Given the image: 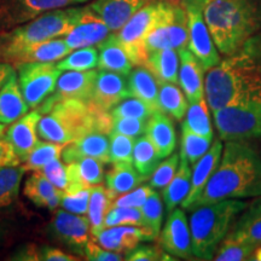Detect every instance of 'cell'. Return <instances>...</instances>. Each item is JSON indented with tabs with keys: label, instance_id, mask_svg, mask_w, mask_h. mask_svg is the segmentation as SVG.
<instances>
[{
	"label": "cell",
	"instance_id": "obj_1",
	"mask_svg": "<svg viewBox=\"0 0 261 261\" xmlns=\"http://www.w3.org/2000/svg\"><path fill=\"white\" fill-rule=\"evenodd\" d=\"M261 196V154L247 142L225 143L220 161L189 211L224 200Z\"/></svg>",
	"mask_w": 261,
	"mask_h": 261
},
{
	"label": "cell",
	"instance_id": "obj_2",
	"mask_svg": "<svg viewBox=\"0 0 261 261\" xmlns=\"http://www.w3.org/2000/svg\"><path fill=\"white\" fill-rule=\"evenodd\" d=\"M207 73L204 98L212 112L234 104L261 87V31Z\"/></svg>",
	"mask_w": 261,
	"mask_h": 261
},
{
	"label": "cell",
	"instance_id": "obj_3",
	"mask_svg": "<svg viewBox=\"0 0 261 261\" xmlns=\"http://www.w3.org/2000/svg\"><path fill=\"white\" fill-rule=\"evenodd\" d=\"M35 109L41 114L38 135L47 142L68 144L92 132L110 135L113 119L90 103L77 99L44 102Z\"/></svg>",
	"mask_w": 261,
	"mask_h": 261
},
{
	"label": "cell",
	"instance_id": "obj_4",
	"mask_svg": "<svg viewBox=\"0 0 261 261\" xmlns=\"http://www.w3.org/2000/svg\"><path fill=\"white\" fill-rule=\"evenodd\" d=\"M203 17L218 51L228 56L261 31V0H205Z\"/></svg>",
	"mask_w": 261,
	"mask_h": 261
},
{
	"label": "cell",
	"instance_id": "obj_5",
	"mask_svg": "<svg viewBox=\"0 0 261 261\" xmlns=\"http://www.w3.org/2000/svg\"><path fill=\"white\" fill-rule=\"evenodd\" d=\"M83 8H63L45 12L17 27L0 33V62L11 64L22 50L39 42L64 37L83 15Z\"/></svg>",
	"mask_w": 261,
	"mask_h": 261
},
{
	"label": "cell",
	"instance_id": "obj_6",
	"mask_svg": "<svg viewBox=\"0 0 261 261\" xmlns=\"http://www.w3.org/2000/svg\"><path fill=\"white\" fill-rule=\"evenodd\" d=\"M247 207L244 201L224 200L192 210L189 225L194 256L201 260L213 259L236 217Z\"/></svg>",
	"mask_w": 261,
	"mask_h": 261
},
{
	"label": "cell",
	"instance_id": "obj_7",
	"mask_svg": "<svg viewBox=\"0 0 261 261\" xmlns=\"http://www.w3.org/2000/svg\"><path fill=\"white\" fill-rule=\"evenodd\" d=\"M213 114L220 139L248 142L261 138V87Z\"/></svg>",
	"mask_w": 261,
	"mask_h": 261
},
{
	"label": "cell",
	"instance_id": "obj_8",
	"mask_svg": "<svg viewBox=\"0 0 261 261\" xmlns=\"http://www.w3.org/2000/svg\"><path fill=\"white\" fill-rule=\"evenodd\" d=\"M169 8V0H152L138 10L130 17L115 37L126 51L130 63L136 67L144 65L148 51L144 46V39L148 33L161 21Z\"/></svg>",
	"mask_w": 261,
	"mask_h": 261
},
{
	"label": "cell",
	"instance_id": "obj_9",
	"mask_svg": "<svg viewBox=\"0 0 261 261\" xmlns=\"http://www.w3.org/2000/svg\"><path fill=\"white\" fill-rule=\"evenodd\" d=\"M188 14L180 0H169V8L161 21L148 33L144 39L146 51L174 48L178 52L188 47Z\"/></svg>",
	"mask_w": 261,
	"mask_h": 261
},
{
	"label": "cell",
	"instance_id": "obj_10",
	"mask_svg": "<svg viewBox=\"0 0 261 261\" xmlns=\"http://www.w3.org/2000/svg\"><path fill=\"white\" fill-rule=\"evenodd\" d=\"M61 71L55 62H33L18 65V84L25 103L35 109L41 106L57 86Z\"/></svg>",
	"mask_w": 261,
	"mask_h": 261
},
{
	"label": "cell",
	"instance_id": "obj_11",
	"mask_svg": "<svg viewBox=\"0 0 261 261\" xmlns=\"http://www.w3.org/2000/svg\"><path fill=\"white\" fill-rule=\"evenodd\" d=\"M180 2L188 14V48L197 57L207 73L219 63L221 57L203 17L205 0H180Z\"/></svg>",
	"mask_w": 261,
	"mask_h": 261
},
{
	"label": "cell",
	"instance_id": "obj_12",
	"mask_svg": "<svg viewBox=\"0 0 261 261\" xmlns=\"http://www.w3.org/2000/svg\"><path fill=\"white\" fill-rule=\"evenodd\" d=\"M86 2L90 0H0V32L23 24L52 10Z\"/></svg>",
	"mask_w": 261,
	"mask_h": 261
},
{
	"label": "cell",
	"instance_id": "obj_13",
	"mask_svg": "<svg viewBox=\"0 0 261 261\" xmlns=\"http://www.w3.org/2000/svg\"><path fill=\"white\" fill-rule=\"evenodd\" d=\"M158 238L160 247L169 255L179 259H190L194 256L190 225L182 210L174 208L169 212L165 227Z\"/></svg>",
	"mask_w": 261,
	"mask_h": 261
},
{
	"label": "cell",
	"instance_id": "obj_14",
	"mask_svg": "<svg viewBox=\"0 0 261 261\" xmlns=\"http://www.w3.org/2000/svg\"><path fill=\"white\" fill-rule=\"evenodd\" d=\"M50 231L56 240L84 255L85 246L90 240L89 218L65 210H58L50 224Z\"/></svg>",
	"mask_w": 261,
	"mask_h": 261
},
{
	"label": "cell",
	"instance_id": "obj_15",
	"mask_svg": "<svg viewBox=\"0 0 261 261\" xmlns=\"http://www.w3.org/2000/svg\"><path fill=\"white\" fill-rule=\"evenodd\" d=\"M129 97L125 75L115 71L97 70L90 104L102 112L110 113L114 107Z\"/></svg>",
	"mask_w": 261,
	"mask_h": 261
},
{
	"label": "cell",
	"instance_id": "obj_16",
	"mask_svg": "<svg viewBox=\"0 0 261 261\" xmlns=\"http://www.w3.org/2000/svg\"><path fill=\"white\" fill-rule=\"evenodd\" d=\"M110 34V29L104 23L102 18L85 6V10L77 23L73 29L64 35V40L71 50L99 45Z\"/></svg>",
	"mask_w": 261,
	"mask_h": 261
},
{
	"label": "cell",
	"instance_id": "obj_17",
	"mask_svg": "<svg viewBox=\"0 0 261 261\" xmlns=\"http://www.w3.org/2000/svg\"><path fill=\"white\" fill-rule=\"evenodd\" d=\"M97 70L90 69L84 71L67 70L58 77L55 92L45 102H56L60 99H77L89 103L92 94Z\"/></svg>",
	"mask_w": 261,
	"mask_h": 261
},
{
	"label": "cell",
	"instance_id": "obj_18",
	"mask_svg": "<svg viewBox=\"0 0 261 261\" xmlns=\"http://www.w3.org/2000/svg\"><path fill=\"white\" fill-rule=\"evenodd\" d=\"M92 238L106 249L122 255L135 249L142 241H151L144 227L135 225L106 227Z\"/></svg>",
	"mask_w": 261,
	"mask_h": 261
},
{
	"label": "cell",
	"instance_id": "obj_19",
	"mask_svg": "<svg viewBox=\"0 0 261 261\" xmlns=\"http://www.w3.org/2000/svg\"><path fill=\"white\" fill-rule=\"evenodd\" d=\"M180 65H179L178 84L184 91L189 103H197L204 98V69L188 47L179 51Z\"/></svg>",
	"mask_w": 261,
	"mask_h": 261
},
{
	"label": "cell",
	"instance_id": "obj_20",
	"mask_svg": "<svg viewBox=\"0 0 261 261\" xmlns=\"http://www.w3.org/2000/svg\"><path fill=\"white\" fill-rule=\"evenodd\" d=\"M150 2L152 0H93L89 6L103 19L110 32L116 33L138 10Z\"/></svg>",
	"mask_w": 261,
	"mask_h": 261
},
{
	"label": "cell",
	"instance_id": "obj_21",
	"mask_svg": "<svg viewBox=\"0 0 261 261\" xmlns=\"http://www.w3.org/2000/svg\"><path fill=\"white\" fill-rule=\"evenodd\" d=\"M223 148L224 145L221 143V139L215 140L213 144L211 145V148L208 149V151L192 165L194 169L191 171L190 191H189L187 198L181 202V208L189 211V208L191 207L196 198L198 197V195L201 194L205 185H207L214 169L217 168L218 163L220 161Z\"/></svg>",
	"mask_w": 261,
	"mask_h": 261
},
{
	"label": "cell",
	"instance_id": "obj_22",
	"mask_svg": "<svg viewBox=\"0 0 261 261\" xmlns=\"http://www.w3.org/2000/svg\"><path fill=\"white\" fill-rule=\"evenodd\" d=\"M84 158H94L104 163L109 162V138L106 133L92 132L68 143L62 150V160L65 165Z\"/></svg>",
	"mask_w": 261,
	"mask_h": 261
},
{
	"label": "cell",
	"instance_id": "obj_23",
	"mask_svg": "<svg viewBox=\"0 0 261 261\" xmlns=\"http://www.w3.org/2000/svg\"><path fill=\"white\" fill-rule=\"evenodd\" d=\"M40 117V112L35 109L34 112L27 113L19 117L17 121L12 122L11 126L5 130L4 138L11 143L22 162L39 142L37 132Z\"/></svg>",
	"mask_w": 261,
	"mask_h": 261
},
{
	"label": "cell",
	"instance_id": "obj_24",
	"mask_svg": "<svg viewBox=\"0 0 261 261\" xmlns=\"http://www.w3.org/2000/svg\"><path fill=\"white\" fill-rule=\"evenodd\" d=\"M145 136L158 152L160 159L172 155L177 145V133L172 119L167 114L156 112L146 121Z\"/></svg>",
	"mask_w": 261,
	"mask_h": 261
},
{
	"label": "cell",
	"instance_id": "obj_25",
	"mask_svg": "<svg viewBox=\"0 0 261 261\" xmlns=\"http://www.w3.org/2000/svg\"><path fill=\"white\" fill-rule=\"evenodd\" d=\"M23 194L37 207L55 211L61 204L63 191L55 187L41 171H33L24 182Z\"/></svg>",
	"mask_w": 261,
	"mask_h": 261
},
{
	"label": "cell",
	"instance_id": "obj_26",
	"mask_svg": "<svg viewBox=\"0 0 261 261\" xmlns=\"http://www.w3.org/2000/svg\"><path fill=\"white\" fill-rule=\"evenodd\" d=\"M223 241L261 246V202L252 205L231 226Z\"/></svg>",
	"mask_w": 261,
	"mask_h": 261
},
{
	"label": "cell",
	"instance_id": "obj_27",
	"mask_svg": "<svg viewBox=\"0 0 261 261\" xmlns=\"http://www.w3.org/2000/svg\"><path fill=\"white\" fill-rule=\"evenodd\" d=\"M73 51L64 39L55 38L51 40L39 42L22 50L15 56L11 64L33 63V62H58Z\"/></svg>",
	"mask_w": 261,
	"mask_h": 261
},
{
	"label": "cell",
	"instance_id": "obj_28",
	"mask_svg": "<svg viewBox=\"0 0 261 261\" xmlns=\"http://www.w3.org/2000/svg\"><path fill=\"white\" fill-rule=\"evenodd\" d=\"M29 109L22 96L17 75L14 73L4 86L0 89V123L9 125L17 121Z\"/></svg>",
	"mask_w": 261,
	"mask_h": 261
},
{
	"label": "cell",
	"instance_id": "obj_29",
	"mask_svg": "<svg viewBox=\"0 0 261 261\" xmlns=\"http://www.w3.org/2000/svg\"><path fill=\"white\" fill-rule=\"evenodd\" d=\"M99 69L115 71V73L128 75L132 70L126 51L117 41L115 34H109L107 39L98 45V65Z\"/></svg>",
	"mask_w": 261,
	"mask_h": 261
},
{
	"label": "cell",
	"instance_id": "obj_30",
	"mask_svg": "<svg viewBox=\"0 0 261 261\" xmlns=\"http://www.w3.org/2000/svg\"><path fill=\"white\" fill-rule=\"evenodd\" d=\"M179 52L174 48H161L149 52L144 67L155 75L160 83L178 84Z\"/></svg>",
	"mask_w": 261,
	"mask_h": 261
},
{
	"label": "cell",
	"instance_id": "obj_31",
	"mask_svg": "<svg viewBox=\"0 0 261 261\" xmlns=\"http://www.w3.org/2000/svg\"><path fill=\"white\" fill-rule=\"evenodd\" d=\"M146 179L148 178L143 177L130 162L113 163V167L106 174L108 190L115 198L138 188Z\"/></svg>",
	"mask_w": 261,
	"mask_h": 261
},
{
	"label": "cell",
	"instance_id": "obj_32",
	"mask_svg": "<svg viewBox=\"0 0 261 261\" xmlns=\"http://www.w3.org/2000/svg\"><path fill=\"white\" fill-rule=\"evenodd\" d=\"M127 86H128L129 97L139 98L159 110V80L148 68L144 65H139L136 69L130 70Z\"/></svg>",
	"mask_w": 261,
	"mask_h": 261
},
{
	"label": "cell",
	"instance_id": "obj_33",
	"mask_svg": "<svg viewBox=\"0 0 261 261\" xmlns=\"http://www.w3.org/2000/svg\"><path fill=\"white\" fill-rule=\"evenodd\" d=\"M180 155V154H179ZM191 187V168L190 163L184 156H180L179 167L175 172L174 177L169 181V184L163 189L162 197L165 202L166 210L169 213L174 208H177L181 202L187 198Z\"/></svg>",
	"mask_w": 261,
	"mask_h": 261
},
{
	"label": "cell",
	"instance_id": "obj_34",
	"mask_svg": "<svg viewBox=\"0 0 261 261\" xmlns=\"http://www.w3.org/2000/svg\"><path fill=\"white\" fill-rule=\"evenodd\" d=\"M114 201L115 197L108 190V188L100 184L91 187L89 211H87L91 237H94L104 228V220L113 208Z\"/></svg>",
	"mask_w": 261,
	"mask_h": 261
},
{
	"label": "cell",
	"instance_id": "obj_35",
	"mask_svg": "<svg viewBox=\"0 0 261 261\" xmlns=\"http://www.w3.org/2000/svg\"><path fill=\"white\" fill-rule=\"evenodd\" d=\"M69 185L92 187L104 179V162L94 158H84L67 165Z\"/></svg>",
	"mask_w": 261,
	"mask_h": 261
},
{
	"label": "cell",
	"instance_id": "obj_36",
	"mask_svg": "<svg viewBox=\"0 0 261 261\" xmlns=\"http://www.w3.org/2000/svg\"><path fill=\"white\" fill-rule=\"evenodd\" d=\"M189 100L185 96L184 91L177 84L173 83H160L159 81V97L158 108L160 112L167 114L173 119H184L188 112Z\"/></svg>",
	"mask_w": 261,
	"mask_h": 261
},
{
	"label": "cell",
	"instance_id": "obj_37",
	"mask_svg": "<svg viewBox=\"0 0 261 261\" xmlns=\"http://www.w3.org/2000/svg\"><path fill=\"white\" fill-rule=\"evenodd\" d=\"M158 152L146 136H139L136 138L135 146H133V159L132 163L135 168L143 177L150 178L152 172L160 163Z\"/></svg>",
	"mask_w": 261,
	"mask_h": 261
},
{
	"label": "cell",
	"instance_id": "obj_38",
	"mask_svg": "<svg viewBox=\"0 0 261 261\" xmlns=\"http://www.w3.org/2000/svg\"><path fill=\"white\" fill-rule=\"evenodd\" d=\"M184 117L185 120L182 125L188 127L191 132L213 139L214 130L211 121L210 108H208L205 98L197 103L189 104L188 112Z\"/></svg>",
	"mask_w": 261,
	"mask_h": 261
},
{
	"label": "cell",
	"instance_id": "obj_39",
	"mask_svg": "<svg viewBox=\"0 0 261 261\" xmlns=\"http://www.w3.org/2000/svg\"><path fill=\"white\" fill-rule=\"evenodd\" d=\"M24 173L25 168L22 165L0 168V210L9 207L16 201Z\"/></svg>",
	"mask_w": 261,
	"mask_h": 261
},
{
	"label": "cell",
	"instance_id": "obj_40",
	"mask_svg": "<svg viewBox=\"0 0 261 261\" xmlns=\"http://www.w3.org/2000/svg\"><path fill=\"white\" fill-rule=\"evenodd\" d=\"M142 211V227L150 234L151 241L156 240L161 232L163 219V203L159 192L155 190L149 196L148 200L140 207Z\"/></svg>",
	"mask_w": 261,
	"mask_h": 261
},
{
	"label": "cell",
	"instance_id": "obj_41",
	"mask_svg": "<svg viewBox=\"0 0 261 261\" xmlns=\"http://www.w3.org/2000/svg\"><path fill=\"white\" fill-rule=\"evenodd\" d=\"M64 145L54 142H38L23 160L22 166L25 171H41L45 165L55 159H60Z\"/></svg>",
	"mask_w": 261,
	"mask_h": 261
},
{
	"label": "cell",
	"instance_id": "obj_42",
	"mask_svg": "<svg viewBox=\"0 0 261 261\" xmlns=\"http://www.w3.org/2000/svg\"><path fill=\"white\" fill-rule=\"evenodd\" d=\"M57 67L62 71L90 70L98 65V48L94 46L81 47L73 50L69 55L58 61Z\"/></svg>",
	"mask_w": 261,
	"mask_h": 261
},
{
	"label": "cell",
	"instance_id": "obj_43",
	"mask_svg": "<svg viewBox=\"0 0 261 261\" xmlns=\"http://www.w3.org/2000/svg\"><path fill=\"white\" fill-rule=\"evenodd\" d=\"M212 138L196 135L181 123L180 156H184L190 165L200 160L212 145Z\"/></svg>",
	"mask_w": 261,
	"mask_h": 261
},
{
	"label": "cell",
	"instance_id": "obj_44",
	"mask_svg": "<svg viewBox=\"0 0 261 261\" xmlns=\"http://www.w3.org/2000/svg\"><path fill=\"white\" fill-rule=\"evenodd\" d=\"M159 112L149 103L139 99L136 97H128L120 102L110 110L112 119H120V117H132V119H139L148 121L149 117L152 114Z\"/></svg>",
	"mask_w": 261,
	"mask_h": 261
},
{
	"label": "cell",
	"instance_id": "obj_45",
	"mask_svg": "<svg viewBox=\"0 0 261 261\" xmlns=\"http://www.w3.org/2000/svg\"><path fill=\"white\" fill-rule=\"evenodd\" d=\"M90 196L91 187L69 185L62 194L61 205L70 213L86 215L89 211Z\"/></svg>",
	"mask_w": 261,
	"mask_h": 261
},
{
	"label": "cell",
	"instance_id": "obj_46",
	"mask_svg": "<svg viewBox=\"0 0 261 261\" xmlns=\"http://www.w3.org/2000/svg\"><path fill=\"white\" fill-rule=\"evenodd\" d=\"M136 138L110 132L109 135V162H130L133 159V146Z\"/></svg>",
	"mask_w": 261,
	"mask_h": 261
},
{
	"label": "cell",
	"instance_id": "obj_47",
	"mask_svg": "<svg viewBox=\"0 0 261 261\" xmlns=\"http://www.w3.org/2000/svg\"><path fill=\"white\" fill-rule=\"evenodd\" d=\"M179 161H180V155L174 152L166 160H163L162 162H160L155 171L152 172L151 177L149 178L150 187L152 189H165L167 187L177 172Z\"/></svg>",
	"mask_w": 261,
	"mask_h": 261
},
{
	"label": "cell",
	"instance_id": "obj_48",
	"mask_svg": "<svg viewBox=\"0 0 261 261\" xmlns=\"http://www.w3.org/2000/svg\"><path fill=\"white\" fill-rule=\"evenodd\" d=\"M256 247L238 242L223 241L213 259L217 261H244L250 260Z\"/></svg>",
	"mask_w": 261,
	"mask_h": 261
},
{
	"label": "cell",
	"instance_id": "obj_49",
	"mask_svg": "<svg viewBox=\"0 0 261 261\" xmlns=\"http://www.w3.org/2000/svg\"><path fill=\"white\" fill-rule=\"evenodd\" d=\"M120 225H135L142 226V211L140 208L114 207L104 220V227L120 226Z\"/></svg>",
	"mask_w": 261,
	"mask_h": 261
},
{
	"label": "cell",
	"instance_id": "obj_50",
	"mask_svg": "<svg viewBox=\"0 0 261 261\" xmlns=\"http://www.w3.org/2000/svg\"><path fill=\"white\" fill-rule=\"evenodd\" d=\"M154 189L150 185H143L133 190H130L126 194L117 196L113 203L114 207H130V208H140L145 203L150 195L152 194Z\"/></svg>",
	"mask_w": 261,
	"mask_h": 261
},
{
	"label": "cell",
	"instance_id": "obj_51",
	"mask_svg": "<svg viewBox=\"0 0 261 261\" xmlns=\"http://www.w3.org/2000/svg\"><path fill=\"white\" fill-rule=\"evenodd\" d=\"M41 172L57 189L64 191L69 187V179H68L67 166L60 159L52 160L42 167Z\"/></svg>",
	"mask_w": 261,
	"mask_h": 261
},
{
	"label": "cell",
	"instance_id": "obj_52",
	"mask_svg": "<svg viewBox=\"0 0 261 261\" xmlns=\"http://www.w3.org/2000/svg\"><path fill=\"white\" fill-rule=\"evenodd\" d=\"M145 120L132 119V117H120V119H113L112 132L132 137V138H138L139 136L145 133Z\"/></svg>",
	"mask_w": 261,
	"mask_h": 261
},
{
	"label": "cell",
	"instance_id": "obj_53",
	"mask_svg": "<svg viewBox=\"0 0 261 261\" xmlns=\"http://www.w3.org/2000/svg\"><path fill=\"white\" fill-rule=\"evenodd\" d=\"M127 261H154V260H171L168 253L161 247L156 246H137L135 249L126 254Z\"/></svg>",
	"mask_w": 261,
	"mask_h": 261
},
{
	"label": "cell",
	"instance_id": "obj_54",
	"mask_svg": "<svg viewBox=\"0 0 261 261\" xmlns=\"http://www.w3.org/2000/svg\"><path fill=\"white\" fill-rule=\"evenodd\" d=\"M84 256L91 261H121L123 260L122 254L112 252L103 248L96 241L89 240L84 249Z\"/></svg>",
	"mask_w": 261,
	"mask_h": 261
},
{
	"label": "cell",
	"instance_id": "obj_55",
	"mask_svg": "<svg viewBox=\"0 0 261 261\" xmlns=\"http://www.w3.org/2000/svg\"><path fill=\"white\" fill-rule=\"evenodd\" d=\"M22 165V160L15 151L14 146L9 140L0 137V168L2 167H17Z\"/></svg>",
	"mask_w": 261,
	"mask_h": 261
},
{
	"label": "cell",
	"instance_id": "obj_56",
	"mask_svg": "<svg viewBox=\"0 0 261 261\" xmlns=\"http://www.w3.org/2000/svg\"><path fill=\"white\" fill-rule=\"evenodd\" d=\"M41 261H79L80 257L71 255L55 247H40Z\"/></svg>",
	"mask_w": 261,
	"mask_h": 261
},
{
	"label": "cell",
	"instance_id": "obj_57",
	"mask_svg": "<svg viewBox=\"0 0 261 261\" xmlns=\"http://www.w3.org/2000/svg\"><path fill=\"white\" fill-rule=\"evenodd\" d=\"M10 260H18V261H41L40 247L37 244L28 243L25 246L21 247L14 255L10 257Z\"/></svg>",
	"mask_w": 261,
	"mask_h": 261
},
{
	"label": "cell",
	"instance_id": "obj_58",
	"mask_svg": "<svg viewBox=\"0 0 261 261\" xmlns=\"http://www.w3.org/2000/svg\"><path fill=\"white\" fill-rule=\"evenodd\" d=\"M15 73L14 67L10 63H4L0 62V89L8 83V80L11 77V75Z\"/></svg>",
	"mask_w": 261,
	"mask_h": 261
},
{
	"label": "cell",
	"instance_id": "obj_59",
	"mask_svg": "<svg viewBox=\"0 0 261 261\" xmlns=\"http://www.w3.org/2000/svg\"><path fill=\"white\" fill-rule=\"evenodd\" d=\"M250 260L253 261H261V246H257L252 254Z\"/></svg>",
	"mask_w": 261,
	"mask_h": 261
},
{
	"label": "cell",
	"instance_id": "obj_60",
	"mask_svg": "<svg viewBox=\"0 0 261 261\" xmlns=\"http://www.w3.org/2000/svg\"><path fill=\"white\" fill-rule=\"evenodd\" d=\"M6 232H8V226L3 221H0V242L5 238Z\"/></svg>",
	"mask_w": 261,
	"mask_h": 261
},
{
	"label": "cell",
	"instance_id": "obj_61",
	"mask_svg": "<svg viewBox=\"0 0 261 261\" xmlns=\"http://www.w3.org/2000/svg\"><path fill=\"white\" fill-rule=\"evenodd\" d=\"M6 128H8V127H6L4 123H0V137H3V136L5 135Z\"/></svg>",
	"mask_w": 261,
	"mask_h": 261
}]
</instances>
